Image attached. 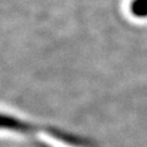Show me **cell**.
Segmentation results:
<instances>
[{"mask_svg": "<svg viewBox=\"0 0 147 147\" xmlns=\"http://www.w3.org/2000/svg\"><path fill=\"white\" fill-rule=\"evenodd\" d=\"M0 129L1 130H10V131L20 132V134H26V135L45 132V134H50L54 139L60 140L64 144H69L71 146H81L85 144V141H82L81 139L71 134H69V132L58 130V129H54V127L34 125L32 123L24 121L21 119H17L11 115H6V114H3V113H0Z\"/></svg>", "mask_w": 147, "mask_h": 147, "instance_id": "6da1fadb", "label": "cell"}, {"mask_svg": "<svg viewBox=\"0 0 147 147\" xmlns=\"http://www.w3.org/2000/svg\"><path fill=\"white\" fill-rule=\"evenodd\" d=\"M132 12L136 16H147V0H135L132 4Z\"/></svg>", "mask_w": 147, "mask_h": 147, "instance_id": "7a4b0ae2", "label": "cell"}]
</instances>
